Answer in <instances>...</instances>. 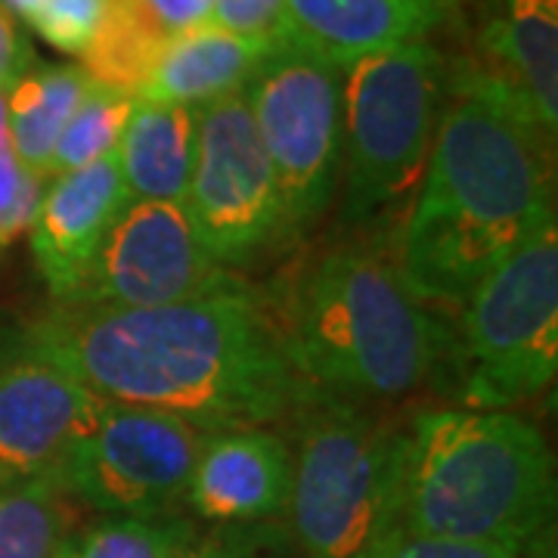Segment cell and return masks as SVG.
<instances>
[{
    "label": "cell",
    "mask_w": 558,
    "mask_h": 558,
    "mask_svg": "<svg viewBox=\"0 0 558 558\" xmlns=\"http://www.w3.org/2000/svg\"><path fill=\"white\" fill-rule=\"evenodd\" d=\"M94 81L81 65H32L7 97L10 143L20 165L35 178H50L53 149Z\"/></svg>",
    "instance_id": "d6986e66"
},
{
    "label": "cell",
    "mask_w": 558,
    "mask_h": 558,
    "mask_svg": "<svg viewBox=\"0 0 558 558\" xmlns=\"http://www.w3.org/2000/svg\"><path fill=\"white\" fill-rule=\"evenodd\" d=\"M286 0H215L205 28L230 32L240 38L282 40Z\"/></svg>",
    "instance_id": "4316f807"
},
{
    "label": "cell",
    "mask_w": 558,
    "mask_h": 558,
    "mask_svg": "<svg viewBox=\"0 0 558 558\" xmlns=\"http://www.w3.org/2000/svg\"><path fill=\"white\" fill-rule=\"evenodd\" d=\"M193 156H196V109L137 97L116 149L128 199H186Z\"/></svg>",
    "instance_id": "ac0fdd59"
},
{
    "label": "cell",
    "mask_w": 558,
    "mask_h": 558,
    "mask_svg": "<svg viewBox=\"0 0 558 558\" xmlns=\"http://www.w3.org/2000/svg\"><path fill=\"white\" fill-rule=\"evenodd\" d=\"M230 289L240 282L208 255L183 202L128 199L69 304L140 311Z\"/></svg>",
    "instance_id": "8fae6325"
},
{
    "label": "cell",
    "mask_w": 558,
    "mask_h": 558,
    "mask_svg": "<svg viewBox=\"0 0 558 558\" xmlns=\"http://www.w3.org/2000/svg\"><path fill=\"white\" fill-rule=\"evenodd\" d=\"M106 0H40L28 25L60 53L81 57L100 28Z\"/></svg>",
    "instance_id": "cb8c5ba5"
},
{
    "label": "cell",
    "mask_w": 558,
    "mask_h": 558,
    "mask_svg": "<svg viewBox=\"0 0 558 558\" xmlns=\"http://www.w3.org/2000/svg\"><path fill=\"white\" fill-rule=\"evenodd\" d=\"M403 438L351 407L307 416L292 462V519L307 558H366L398 527Z\"/></svg>",
    "instance_id": "8992f818"
},
{
    "label": "cell",
    "mask_w": 558,
    "mask_h": 558,
    "mask_svg": "<svg viewBox=\"0 0 558 558\" xmlns=\"http://www.w3.org/2000/svg\"><path fill=\"white\" fill-rule=\"evenodd\" d=\"M186 215L218 264H245L282 233L274 168L260 146L248 94L196 109V156Z\"/></svg>",
    "instance_id": "30bf717a"
},
{
    "label": "cell",
    "mask_w": 558,
    "mask_h": 558,
    "mask_svg": "<svg viewBox=\"0 0 558 558\" xmlns=\"http://www.w3.org/2000/svg\"><path fill=\"white\" fill-rule=\"evenodd\" d=\"M245 94L277 178L282 230L307 227L339 178L341 69L279 40Z\"/></svg>",
    "instance_id": "ba28073f"
},
{
    "label": "cell",
    "mask_w": 558,
    "mask_h": 558,
    "mask_svg": "<svg viewBox=\"0 0 558 558\" xmlns=\"http://www.w3.org/2000/svg\"><path fill=\"white\" fill-rule=\"evenodd\" d=\"M279 332L307 388L376 398L422 385L447 341L398 264L360 248H339L307 270Z\"/></svg>",
    "instance_id": "277c9868"
},
{
    "label": "cell",
    "mask_w": 558,
    "mask_h": 558,
    "mask_svg": "<svg viewBox=\"0 0 558 558\" xmlns=\"http://www.w3.org/2000/svg\"><path fill=\"white\" fill-rule=\"evenodd\" d=\"M292 453L264 428L211 435L186 487L190 506L211 521H260L289 509Z\"/></svg>",
    "instance_id": "9a60e30c"
},
{
    "label": "cell",
    "mask_w": 558,
    "mask_h": 558,
    "mask_svg": "<svg viewBox=\"0 0 558 558\" xmlns=\"http://www.w3.org/2000/svg\"><path fill=\"white\" fill-rule=\"evenodd\" d=\"M208 432L128 403L102 407L90 432L69 450L53 478L69 497L112 515H165L186 497Z\"/></svg>",
    "instance_id": "9c48e42d"
},
{
    "label": "cell",
    "mask_w": 558,
    "mask_h": 558,
    "mask_svg": "<svg viewBox=\"0 0 558 558\" xmlns=\"http://www.w3.org/2000/svg\"><path fill=\"white\" fill-rule=\"evenodd\" d=\"M450 0H286L282 44L348 69L351 62L422 40Z\"/></svg>",
    "instance_id": "2e32d148"
},
{
    "label": "cell",
    "mask_w": 558,
    "mask_h": 558,
    "mask_svg": "<svg viewBox=\"0 0 558 558\" xmlns=\"http://www.w3.org/2000/svg\"><path fill=\"white\" fill-rule=\"evenodd\" d=\"M196 543L193 527L171 515H119L69 534L57 558H180Z\"/></svg>",
    "instance_id": "7402d4cb"
},
{
    "label": "cell",
    "mask_w": 558,
    "mask_h": 558,
    "mask_svg": "<svg viewBox=\"0 0 558 558\" xmlns=\"http://www.w3.org/2000/svg\"><path fill=\"white\" fill-rule=\"evenodd\" d=\"M0 7H3L13 20L28 22L35 16V10L40 7V0H0Z\"/></svg>",
    "instance_id": "4dcf8cb0"
},
{
    "label": "cell",
    "mask_w": 558,
    "mask_h": 558,
    "mask_svg": "<svg viewBox=\"0 0 558 558\" xmlns=\"http://www.w3.org/2000/svg\"><path fill=\"white\" fill-rule=\"evenodd\" d=\"M279 40L240 38L218 28H196L171 38L140 100L202 109L245 90Z\"/></svg>",
    "instance_id": "e0dca14e"
},
{
    "label": "cell",
    "mask_w": 558,
    "mask_h": 558,
    "mask_svg": "<svg viewBox=\"0 0 558 558\" xmlns=\"http://www.w3.org/2000/svg\"><path fill=\"white\" fill-rule=\"evenodd\" d=\"M40 202V178L28 174L13 149L0 153V242L32 227Z\"/></svg>",
    "instance_id": "484cf974"
},
{
    "label": "cell",
    "mask_w": 558,
    "mask_h": 558,
    "mask_svg": "<svg viewBox=\"0 0 558 558\" xmlns=\"http://www.w3.org/2000/svg\"><path fill=\"white\" fill-rule=\"evenodd\" d=\"M35 65L32 44L25 40L16 20L0 7V87L10 90Z\"/></svg>",
    "instance_id": "f1b7e54d"
},
{
    "label": "cell",
    "mask_w": 558,
    "mask_h": 558,
    "mask_svg": "<svg viewBox=\"0 0 558 558\" xmlns=\"http://www.w3.org/2000/svg\"><path fill=\"white\" fill-rule=\"evenodd\" d=\"M69 527V494L53 475L0 487V558H57Z\"/></svg>",
    "instance_id": "44dd1931"
},
{
    "label": "cell",
    "mask_w": 558,
    "mask_h": 558,
    "mask_svg": "<svg viewBox=\"0 0 558 558\" xmlns=\"http://www.w3.org/2000/svg\"><path fill=\"white\" fill-rule=\"evenodd\" d=\"M398 270L425 301H465L497 264L556 220L553 137L462 65L440 112Z\"/></svg>",
    "instance_id": "7a4b0ae2"
},
{
    "label": "cell",
    "mask_w": 558,
    "mask_h": 558,
    "mask_svg": "<svg viewBox=\"0 0 558 558\" xmlns=\"http://www.w3.org/2000/svg\"><path fill=\"white\" fill-rule=\"evenodd\" d=\"M25 348L109 403L159 410L208 435L270 422L311 395L279 326L242 286L140 311L69 304Z\"/></svg>",
    "instance_id": "6da1fadb"
},
{
    "label": "cell",
    "mask_w": 558,
    "mask_h": 558,
    "mask_svg": "<svg viewBox=\"0 0 558 558\" xmlns=\"http://www.w3.org/2000/svg\"><path fill=\"white\" fill-rule=\"evenodd\" d=\"M366 558H521V549L506 543H478V539H447L410 534L395 527L373 546Z\"/></svg>",
    "instance_id": "d4e9b609"
},
{
    "label": "cell",
    "mask_w": 558,
    "mask_h": 558,
    "mask_svg": "<svg viewBox=\"0 0 558 558\" xmlns=\"http://www.w3.org/2000/svg\"><path fill=\"white\" fill-rule=\"evenodd\" d=\"M180 558H252L245 549H240V546H230V543H193L186 553Z\"/></svg>",
    "instance_id": "f546056e"
},
{
    "label": "cell",
    "mask_w": 558,
    "mask_h": 558,
    "mask_svg": "<svg viewBox=\"0 0 558 558\" xmlns=\"http://www.w3.org/2000/svg\"><path fill=\"white\" fill-rule=\"evenodd\" d=\"M341 72L344 218L363 220L407 196L425 174L447 75L425 40L363 57Z\"/></svg>",
    "instance_id": "5b68a950"
},
{
    "label": "cell",
    "mask_w": 558,
    "mask_h": 558,
    "mask_svg": "<svg viewBox=\"0 0 558 558\" xmlns=\"http://www.w3.org/2000/svg\"><path fill=\"white\" fill-rule=\"evenodd\" d=\"M465 65L556 140L558 0H497L481 28V60Z\"/></svg>",
    "instance_id": "5bb4252c"
},
{
    "label": "cell",
    "mask_w": 558,
    "mask_h": 558,
    "mask_svg": "<svg viewBox=\"0 0 558 558\" xmlns=\"http://www.w3.org/2000/svg\"><path fill=\"white\" fill-rule=\"evenodd\" d=\"M143 7L165 28V35L178 38L186 32L205 28L215 0H143Z\"/></svg>",
    "instance_id": "83f0119b"
},
{
    "label": "cell",
    "mask_w": 558,
    "mask_h": 558,
    "mask_svg": "<svg viewBox=\"0 0 558 558\" xmlns=\"http://www.w3.org/2000/svg\"><path fill=\"white\" fill-rule=\"evenodd\" d=\"M465 301L462 400L472 410H499L539 395L558 369L556 220L497 264Z\"/></svg>",
    "instance_id": "52a82bcc"
},
{
    "label": "cell",
    "mask_w": 558,
    "mask_h": 558,
    "mask_svg": "<svg viewBox=\"0 0 558 558\" xmlns=\"http://www.w3.org/2000/svg\"><path fill=\"white\" fill-rule=\"evenodd\" d=\"M106 400L53 360L22 348L0 366V487L53 475Z\"/></svg>",
    "instance_id": "7c38bea8"
},
{
    "label": "cell",
    "mask_w": 558,
    "mask_h": 558,
    "mask_svg": "<svg viewBox=\"0 0 558 558\" xmlns=\"http://www.w3.org/2000/svg\"><path fill=\"white\" fill-rule=\"evenodd\" d=\"M168 44L171 35L149 16L143 0H106L100 28L81 53V69L94 84L137 100Z\"/></svg>",
    "instance_id": "ffe728a7"
},
{
    "label": "cell",
    "mask_w": 558,
    "mask_h": 558,
    "mask_svg": "<svg viewBox=\"0 0 558 558\" xmlns=\"http://www.w3.org/2000/svg\"><path fill=\"white\" fill-rule=\"evenodd\" d=\"M556 506V465L539 428L502 410H432L400 457L398 527L527 549Z\"/></svg>",
    "instance_id": "3957f363"
},
{
    "label": "cell",
    "mask_w": 558,
    "mask_h": 558,
    "mask_svg": "<svg viewBox=\"0 0 558 558\" xmlns=\"http://www.w3.org/2000/svg\"><path fill=\"white\" fill-rule=\"evenodd\" d=\"M128 202L116 153L53 178L32 220V252L53 295L69 299L90 267L106 230Z\"/></svg>",
    "instance_id": "4fadbf2b"
},
{
    "label": "cell",
    "mask_w": 558,
    "mask_h": 558,
    "mask_svg": "<svg viewBox=\"0 0 558 558\" xmlns=\"http://www.w3.org/2000/svg\"><path fill=\"white\" fill-rule=\"evenodd\" d=\"M131 106H134V97H124L119 90L90 84L81 106L75 109V116L65 124L57 149H53L50 178H60V174L78 171V168H87L94 161L112 156L119 149L121 131L128 124Z\"/></svg>",
    "instance_id": "603a6c76"
},
{
    "label": "cell",
    "mask_w": 558,
    "mask_h": 558,
    "mask_svg": "<svg viewBox=\"0 0 558 558\" xmlns=\"http://www.w3.org/2000/svg\"><path fill=\"white\" fill-rule=\"evenodd\" d=\"M7 97H10V90H3V87H0V153L13 149V143H10V112H7Z\"/></svg>",
    "instance_id": "1f68e13d"
}]
</instances>
